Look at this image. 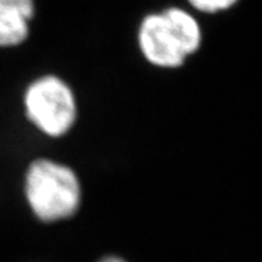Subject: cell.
I'll return each instance as SVG.
<instances>
[{
  "label": "cell",
  "instance_id": "obj_5",
  "mask_svg": "<svg viewBox=\"0 0 262 262\" xmlns=\"http://www.w3.org/2000/svg\"><path fill=\"white\" fill-rule=\"evenodd\" d=\"M242 0H184L188 9L203 16H220L234 10Z\"/></svg>",
  "mask_w": 262,
  "mask_h": 262
},
{
  "label": "cell",
  "instance_id": "obj_4",
  "mask_svg": "<svg viewBox=\"0 0 262 262\" xmlns=\"http://www.w3.org/2000/svg\"><path fill=\"white\" fill-rule=\"evenodd\" d=\"M37 0H0V50H16L32 35Z\"/></svg>",
  "mask_w": 262,
  "mask_h": 262
},
{
  "label": "cell",
  "instance_id": "obj_3",
  "mask_svg": "<svg viewBox=\"0 0 262 262\" xmlns=\"http://www.w3.org/2000/svg\"><path fill=\"white\" fill-rule=\"evenodd\" d=\"M20 111L37 134L61 140L75 131L80 118V102L75 86L56 72L31 77L20 92Z\"/></svg>",
  "mask_w": 262,
  "mask_h": 262
},
{
  "label": "cell",
  "instance_id": "obj_1",
  "mask_svg": "<svg viewBox=\"0 0 262 262\" xmlns=\"http://www.w3.org/2000/svg\"><path fill=\"white\" fill-rule=\"evenodd\" d=\"M206 31L201 18L185 5H168L146 12L136 27L141 60L162 72L181 70L203 50Z\"/></svg>",
  "mask_w": 262,
  "mask_h": 262
},
{
  "label": "cell",
  "instance_id": "obj_2",
  "mask_svg": "<svg viewBox=\"0 0 262 262\" xmlns=\"http://www.w3.org/2000/svg\"><path fill=\"white\" fill-rule=\"evenodd\" d=\"M22 194L31 214L44 225L72 220L83 204V184L77 170L48 156L29 160L22 177Z\"/></svg>",
  "mask_w": 262,
  "mask_h": 262
}]
</instances>
